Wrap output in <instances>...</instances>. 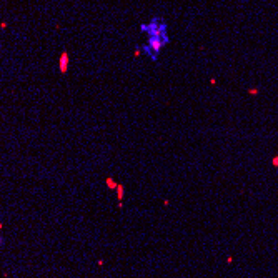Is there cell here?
Returning a JSON list of instances; mask_svg holds the SVG:
<instances>
[{
	"instance_id": "2",
	"label": "cell",
	"mask_w": 278,
	"mask_h": 278,
	"mask_svg": "<svg viewBox=\"0 0 278 278\" xmlns=\"http://www.w3.org/2000/svg\"><path fill=\"white\" fill-rule=\"evenodd\" d=\"M138 29H140L142 34H147L148 37H150V35H153V37H167V35H168V25H167V22L160 17H153L148 22L140 23Z\"/></svg>"
},
{
	"instance_id": "1",
	"label": "cell",
	"mask_w": 278,
	"mask_h": 278,
	"mask_svg": "<svg viewBox=\"0 0 278 278\" xmlns=\"http://www.w3.org/2000/svg\"><path fill=\"white\" fill-rule=\"evenodd\" d=\"M168 43H170V35H167V37H153V35H150L143 45V53L150 60L155 62Z\"/></svg>"
},
{
	"instance_id": "4",
	"label": "cell",
	"mask_w": 278,
	"mask_h": 278,
	"mask_svg": "<svg viewBox=\"0 0 278 278\" xmlns=\"http://www.w3.org/2000/svg\"><path fill=\"white\" fill-rule=\"evenodd\" d=\"M115 190H117V197H118V200L122 202V200H123V185H122V183H118Z\"/></svg>"
},
{
	"instance_id": "7",
	"label": "cell",
	"mask_w": 278,
	"mask_h": 278,
	"mask_svg": "<svg viewBox=\"0 0 278 278\" xmlns=\"http://www.w3.org/2000/svg\"><path fill=\"white\" fill-rule=\"evenodd\" d=\"M2 245H4V236L0 235V247H2Z\"/></svg>"
},
{
	"instance_id": "5",
	"label": "cell",
	"mask_w": 278,
	"mask_h": 278,
	"mask_svg": "<svg viewBox=\"0 0 278 278\" xmlns=\"http://www.w3.org/2000/svg\"><path fill=\"white\" fill-rule=\"evenodd\" d=\"M105 181H107V187H108V188H113V190L117 188V185H118V183L113 180V178H107Z\"/></svg>"
},
{
	"instance_id": "3",
	"label": "cell",
	"mask_w": 278,
	"mask_h": 278,
	"mask_svg": "<svg viewBox=\"0 0 278 278\" xmlns=\"http://www.w3.org/2000/svg\"><path fill=\"white\" fill-rule=\"evenodd\" d=\"M68 53H67V50L65 52H62L60 53V62H59V65H60V72L62 73H67L68 72Z\"/></svg>"
},
{
	"instance_id": "6",
	"label": "cell",
	"mask_w": 278,
	"mask_h": 278,
	"mask_svg": "<svg viewBox=\"0 0 278 278\" xmlns=\"http://www.w3.org/2000/svg\"><path fill=\"white\" fill-rule=\"evenodd\" d=\"M273 165H275V167L278 165V157H277V158H273Z\"/></svg>"
}]
</instances>
